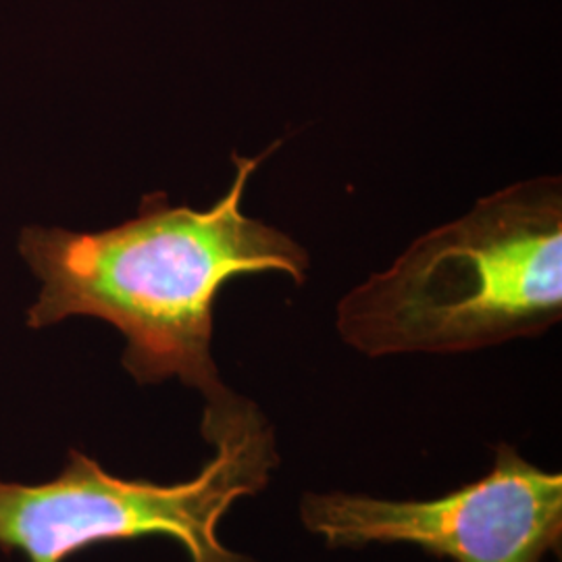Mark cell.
I'll return each instance as SVG.
<instances>
[{
  "label": "cell",
  "instance_id": "obj_4",
  "mask_svg": "<svg viewBox=\"0 0 562 562\" xmlns=\"http://www.w3.org/2000/svg\"><path fill=\"white\" fill-rule=\"evenodd\" d=\"M304 527L329 548L411 543L452 562H542L562 538V475L508 446L487 475L436 501L304 494Z\"/></svg>",
  "mask_w": 562,
  "mask_h": 562
},
{
  "label": "cell",
  "instance_id": "obj_2",
  "mask_svg": "<svg viewBox=\"0 0 562 562\" xmlns=\"http://www.w3.org/2000/svg\"><path fill=\"white\" fill-rule=\"evenodd\" d=\"M562 317V180L517 181L413 241L350 290L336 327L362 355H454L533 338Z\"/></svg>",
  "mask_w": 562,
  "mask_h": 562
},
{
  "label": "cell",
  "instance_id": "obj_3",
  "mask_svg": "<svg viewBox=\"0 0 562 562\" xmlns=\"http://www.w3.org/2000/svg\"><path fill=\"white\" fill-rule=\"evenodd\" d=\"M201 434L215 454L188 482L125 480L76 448L48 482H0V550L25 562H65L97 543L162 536L190 562H257L220 540V522L271 480L280 462L273 427L255 402L229 390L204 402Z\"/></svg>",
  "mask_w": 562,
  "mask_h": 562
},
{
  "label": "cell",
  "instance_id": "obj_1",
  "mask_svg": "<svg viewBox=\"0 0 562 562\" xmlns=\"http://www.w3.org/2000/svg\"><path fill=\"white\" fill-rule=\"evenodd\" d=\"M234 155L225 196L199 211L165 192L142 199L138 215L102 232L30 225L20 252L41 280L27 325L44 329L69 317H97L125 338L121 362L138 383L178 378L204 402L229 392L211 355L213 306L227 281L278 271L304 283L311 267L299 241L241 209L246 183L280 148Z\"/></svg>",
  "mask_w": 562,
  "mask_h": 562
}]
</instances>
